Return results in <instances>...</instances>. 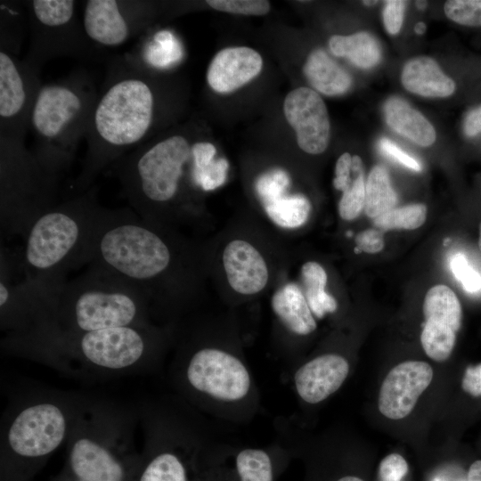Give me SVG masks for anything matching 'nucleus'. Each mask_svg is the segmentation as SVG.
<instances>
[{
	"label": "nucleus",
	"mask_w": 481,
	"mask_h": 481,
	"mask_svg": "<svg viewBox=\"0 0 481 481\" xmlns=\"http://www.w3.org/2000/svg\"><path fill=\"white\" fill-rule=\"evenodd\" d=\"M165 337L151 323L80 333L29 330L5 334L2 350L84 380H105L159 370Z\"/></svg>",
	"instance_id": "f257e3e1"
},
{
	"label": "nucleus",
	"mask_w": 481,
	"mask_h": 481,
	"mask_svg": "<svg viewBox=\"0 0 481 481\" xmlns=\"http://www.w3.org/2000/svg\"><path fill=\"white\" fill-rule=\"evenodd\" d=\"M161 95L154 71L131 53L108 63L85 139L86 156L73 189L83 193L98 175L150 140L161 114Z\"/></svg>",
	"instance_id": "f03ea898"
},
{
	"label": "nucleus",
	"mask_w": 481,
	"mask_h": 481,
	"mask_svg": "<svg viewBox=\"0 0 481 481\" xmlns=\"http://www.w3.org/2000/svg\"><path fill=\"white\" fill-rule=\"evenodd\" d=\"M88 396L33 388L10 397L0 428V481H32L67 443Z\"/></svg>",
	"instance_id": "7ed1b4c3"
},
{
	"label": "nucleus",
	"mask_w": 481,
	"mask_h": 481,
	"mask_svg": "<svg viewBox=\"0 0 481 481\" xmlns=\"http://www.w3.org/2000/svg\"><path fill=\"white\" fill-rule=\"evenodd\" d=\"M147 299L134 287L95 265L76 279L45 289L30 325L40 330L80 333L148 324ZM21 333V332H20Z\"/></svg>",
	"instance_id": "20e7f679"
},
{
	"label": "nucleus",
	"mask_w": 481,
	"mask_h": 481,
	"mask_svg": "<svg viewBox=\"0 0 481 481\" xmlns=\"http://www.w3.org/2000/svg\"><path fill=\"white\" fill-rule=\"evenodd\" d=\"M137 406L88 396L67 441L64 466L52 481H131L140 452Z\"/></svg>",
	"instance_id": "39448f33"
},
{
	"label": "nucleus",
	"mask_w": 481,
	"mask_h": 481,
	"mask_svg": "<svg viewBox=\"0 0 481 481\" xmlns=\"http://www.w3.org/2000/svg\"><path fill=\"white\" fill-rule=\"evenodd\" d=\"M97 188L55 204L37 215L21 233L18 254L23 273L47 287L64 281L66 273L86 265V252L102 208Z\"/></svg>",
	"instance_id": "423d86ee"
},
{
	"label": "nucleus",
	"mask_w": 481,
	"mask_h": 481,
	"mask_svg": "<svg viewBox=\"0 0 481 481\" xmlns=\"http://www.w3.org/2000/svg\"><path fill=\"white\" fill-rule=\"evenodd\" d=\"M98 92L93 77L81 69L43 83L38 89L29 119L30 151L56 183L69 168L86 136Z\"/></svg>",
	"instance_id": "0eeeda50"
},
{
	"label": "nucleus",
	"mask_w": 481,
	"mask_h": 481,
	"mask_svg": "<svg viewBox=\"0 0 481 481\" xmlns=\"http://www.w3.org/2000/svg\"><path fill=\"white\" fill-rule=\"evenodd\" d=\"M136 406L143 446L131 481H191L210 445L189 404L167 397Z\"/></svg>",
	"instance_id": "6e6552de"
},
{
	"label": "nucleus",
	"mask_w": 481,
	"mask_h": 481,
	"mask_svg": "<svg viewBox=\"0 0 481 481\" xmlns=\"http://www.w3.org/2000/svg\"><path fill=\"white\" fill-rule=\"evenodd\" d=\"M193 144L183 133L168 134L147 141L110 167L138 216L155 222L179 198L186 177L197 185Z\"/></svg>",
	"instance_id": "1a4fd4ad"
},
{
	"label": "nucleus",
	"mask_w": 481,
	"mask_h": 481,
	"mask_svg": "<svg viewBox=\"0 0 481 481\" xmlns=\"http://www.w3.org/2000/svg\"><path fill=\"white\" fill-rule=\"evenodd\" d=\"M170 373L180 397L202 410L237 409L254 398L247 364L222 348L203 346L181 352Z\"/></svg>",
	"instance_id": "9d476101"
},
{
	"label": "nucleus",
	"mask_w": 481,
	"mask_h": 481,
	"mask_svg": "<svg viewBox=\"0 0 481 481\" xmlns=\"http://www.w3.org/2000/svg\"><path fill=\"white\" fill-rule=\"evenodd\" d=\"M30 45L26 59L39 67L57 57L91 59L98 51L85 33L73 0L26 2Z\"/></svg>",
	"instance_id": "9b49d317"
},
{
	"label": "nucleus",
	"mask_w": 481,
	"mask_h": 481,
	"mask_svg": "<svg viewBox=\"0 0 481 481\" xmlns=\"http://www.w3.org/2000/svg\"><path fill=\"white\" fill-rule=\"evenodd\" d=\"M41 69L0 49V147L26 146L32 106L43 84Z\"/></svg>",
	"instance_id": "f8f14e48"
},
{
	"label": "nucleus",
	"mask_w": 481,
	"mask_h": 481,
	"mask_svg": "<svg viewBox=\"0 0 481 481\" xmlns=\"http://www.w3.org/2000/svg\"><path fill=\"white\" fill-rule=\"evenodd\" d=\"M153 11V4L146 1L88 0L82 25L96 46L118 47L146 29Z\"/></svg>",
	"instance_id": "ddd939ff"
},
{
	"label": "nucleus",
	"mask_w": 481,
	"mask_h": 481,
	"mask_svg": "<svg viewBox=\"0 0 481 481\" xmlns=\"http://www.w3.org/2000/svg\"><path fill=\"white\" fill-rule=\"evenodd\" d=\"M283 111L303 151L316 155L327 149L330 135L329 114L314 90L301 86L290 91L284 99Z\"/></svg>",
	"instance_id": "4468645a"
},
{
	"label": "nucleus",
	"mask_w": 481,
	"mask_h": 481,
	"mask_svg": "<svg viewBox=\"0 0 481 481\" xmlns=\"http://www.w3.org/2000/svg\"><path fill=\"white\" fill-rule=\"evenodd\" d=\"M433 379L432 367L423 361H406L393 367L379 389L378 407L385 417L401 420L414 409Z\"/></svg>",
	"instance_id": "2eb2a0df"
},
{
	"label": "nucleus",
	"mask_w": 481,
	"mask_h": 481,
	"mask_svg": "<svg viewBox=\"0 0 481 481\" xmlns=\"http://www.w3.org/2000/svg\"><path fill=\"white\" fill-rule=\"evenodd\" d=\"M349 369L348 361L338 354L314 357L295 371V391L306 404H319L338 390L346 379Z\"/></svg>",
	"instance_id": "dca6fc26"
},
{
	"label": "nucleus",
	"mask_w": 481,
	"mask_h": 481,
	"mask_svg": "<svg viewBox=\"0 0 481 481\" xmlns=\"http://www.w3.org/2000/svg\"><path fill=\"white\" fill-rule=\"evenodd\" d=\"M290 457L288 449L280 446L228 452L224 481H277Z\"/></svg>",
	"instance_id": "f3484780"
},
{
	"label": "nucleus",
	"mask_w": 481,
	"mask_h": 481,
	"mask_svg": "<svg viewBox=\"0 0 481 481\" xmlns=\"http://www.w3.org/2000/svg\"><path fill=\"white\" fill-rule=\"evenodd\" d=\"M263 59L247 46L227 47L219 51L209 63L208 86L217 93H231L249 83L262 70Z\"/></svg>",
	"instance_id": "a211bd4d"
},
{
	"label": "nucleus",
	"mask_w": 481,
	"mask_h": 481,
	"mask_svg": "<svg viewBox=\"0 0 481 481\" xmlns=\"http://www.w3.org/2000/svg\"><path fill=\"white\" fill-rule=\"evenodd\" d=\"M223 264L230 286L240 294H257L267 284L266 263L259 251L246 240L230 241L224 250Z\"/></svg>",
	"instance_id": "6ab92c4d"
},
{
	"label": "nucleus",
	"mask_w": 481,
	"mask_h": 481,
	"mask_svg": "<svg viewBox=\"0 0 481 481\" xmlns=\"http://www.w3.org/2000/svg\"><path fill=\"white\" fill-rule=\"evenodd\" d=\"M401 81L407 91L424 97H447L456 88L454 81L436 61L427 56L408 61L403 68Z\"/></svg>",
	"instance_id": "aec40b11"
},
{
	"label": "nucleus",
	"mask_w": 481,
	"mask_h": 481,
	"mask_svg": "<svg viewBox=\"0 0 481 481\" xmlns=\"http://www.w3.org/2000/svg\"><path fill=\"white\" fill-rule=\"evenodd\" d=\"M271 304L273 313L289 332L306 336L316 330L315 317L298 285L285 284L274 292Z\"/></svg>",
	"instance_id": "412c9836"
},
{
	"label": "nucleus",
	"mask_w": 481,
	"mask_h": 481,
	"mask_svg": "<svg viewBox=\"0 0 481 481\" xmlns=\"http://www.w3.org/2000/svg\"><path fill=\"white\" fill-rule=\"evenodd\" d=\"M384 113L387 125L399 135L424 147L435 143L436 131L431 123L402 98H389Z\"/></svg>",
	"instance_id": "4be33fe9"
},
{
	"label": "nucleus",
	"mask_w": 481,
	"mask_h": 481,
	"mask_svg": "<svg viewBox=\"0 0 481 481\" xmlns=\"http://www.w3.org/2000/svg\"><path fill=\"white\" fill-rule=\"evenodd\" d=\"M304 73L314 88L329 96L342 94L352 85L351 76L320 49L308 55Z\"/></svg>",
	"instance_id": "5701e85b"
},
{
	"label": "nucleus",
	"mask_w": 481,
	"mask_h": 481,
	"mask_svg": "<svg viewBox=\"0 0 481 481\" xmlns=\"http://www.w3.org/2000/svg\"><path fill=\"white\" fill-rule=\"evenodd\" d=\"M129 53L146 68L156 71L169 69L179 62L183 50L174 33L162 29L139 42Z\"/></svg>",
	"instance_id": "b1692460"
},
{
	"label": "nucleus",
	"mask_w": 481,
	"mask_h": 481,
	"mask_svg": "<svg viewBox=\"0 0 481 481\" xmlns=\"http://www.w3.org/2000/svg\"><path fill=\"white\" fill-rule=\"evenodd\" d=\"M330 52L338 57L348 58L355 65L369 69L380 60L381 49L378 40L368 32L349 36L335 35L330 38Z\"/></svg>",
	"instance_id": "393cba45"
},
{
	"label": "nucleus",
	"mask_w": 481,
	"mask_h": 481,
	"mask_svg": "<svg viewBox=\"0 0 481 481\" xmlns=\"http://www.w3.org/2000/svg\"><path fill=\"white\" fill-rule=\"evenodd\" d=\"M426 321L448 325L456 332L460 330L462 310L456 294L448 286L439 284L428 289L423 302Z\"/></svg>",
	"instance_id": "a878e982"
},
{
	"label": "nucleus",
	"mask_w": 481,
	"mask_h": 481,
	"mask_svg": "<svg viewBox=\"0 0 481 481\" xmlns=\"http://www.w3.org/2000/svg\"><path fill=\"white\" fill-rule=\"evenodd\" d=\"M301 275L305 287V297L315 318L334 313L338 308L336 299L326 292L327 273L324 268L314 261L302 265Z\"/></svg>",
	"instance_id": "bb28decb"
},
{
	"label": "nucleus",
	"mask_w": 481,
	"mask_h": 481,
	"mask_svg": "<svg viewBox=\"0 0 481 481\" xmlns=\"http://www.w3.org/2000/svg\"><path fill=\"white\" fill-rule=\"evenodd\" d=\"M396 201L387 170L382 166H375L365 182L364 212L374 219L395 208Z\"/></svg>",
	"instance_id": "cd10ccee"
},
{
	"label": "nucleus",
	"mask_w": 481,
	"mask_h": 481,
	"mask_svg": "<svg viewBox=\"0 0 481 481\" xmlns=\"http://www.w3.org/2000/svg\"><path fill=\"white\" fill-rule=\"evenodd\" d=\"M269 218L283 228H297L308 219L311 204L300 194L282 195L263 203Z\"/></svg>",
	"instance_id": "c85d7f7f"
},
{
	"label": "nucleus",
	"mask_w": 481,
	"mask_h": 481,
	"mask_svg": "<svg viewBox=\"0 0 481 481\" xmlns=\"http://www.w3.org/2000/svg\"><path fill=\"white\" fill-rule=\"evenodd\" d=\"M456 331L446 324L428 320L420 335V342L427 355L434 361L447 360L455 345Z\"/></svg>",
	"instance_id": "c756f323"
},
{
	"label": "nucleus",
	"mask_w": 481,
	"mask_h": 481,
	"mask_svg": "<svg viewBox=\"0 0 481 481\" xmlns=\"http://www.w3.org/2000/svg\"><path fill=\"white\" fill-rule=\"evenodd\" d=\"M427 218V208L423 204H411L394 208L373 219L374 224L382 230H414L420 227Z\"/></svg>",
	"instance_id": "7c9ffc66"
},
{
	"label": "nucleus",
	"mask_w": 481,
	"mask_h": 481,
	"mask_svg": "<svg viewBox=\"0 0 481 481\" xmlns=\"http://www.w3.org/2000/svg\"><path fill=\"white\" fill-rule=\"evenodd\" d=\"M364 200L365 181L362 162L355 169L352 183L342 192L338 203V213L340 217L346 221L355 219L364 208Z\"/></svg>",
	"instance_id": "2f4dec72"
},
{
	"label": "nucleus",
	"mask_w": 481,
	"mask_h": 481,
	"mask_svg": "<svg viewBox=\"0 0 481 481\" xmlns=\"http://www.w3.org/2000/svg\"><path fill=\"white\" fill-rule=\"evenodd\" d=\"M444 10L447 18L458 24L481 26V0H450Z\"/></svg>",
	"instance_id": "473e14b6"
},
{
	"label": "nucleus",
	"mask_w": 481,
	"mask_h": 481,
	"mask_svg": "<svg viewBox=\"0 0 481 481\" xmlns=\"http://www.w3.org/2000/svg\"><path fill=\"white\" fill-rule=\"evenodd\" d=\"M227 452L210 446L191 481H224Z\"/></svg>",
	"instance_id": "72a5a7b5"
},
{
	"label": "nucleus",
	"mask_w": 481,
	"mask_h": 481,
	"mask_svg": "<svg viewBox=\"0 0 481 481\" xmlns=\"http://www.w3.org/2000/svg\"><path fill=\"white\" fill-rule=\"evenodd\" d=\"M289 182L288 174L281 169H274L262 175L256 183V190L262 203L284 195L289 186Z\"/></svg>",
	"instance_id": "f704fd0d"
},
{
	"label": "nucleus",
	"mask_w": 481,
	"mask_h": 481,
	"mask_svg": "<svg viewBox=\"0 0 481 481\" xmlns=\"http://www.w3.org/2000/svg\"><path fill=\"white\" fill-rule=\"evenodd\" d=\"M206 3L215 10L234 14L261 16L270 11V3L265 0H208Z\"/></svg>",
	"instance_id": "c9c22d12"
},
{
	"label": "nucleus",
	"mask_w": 481,
	"mask_h": 481,
	"mask_svg": "<svg viewBox=\"0 0 481 481\" xmlns=\"http://www.w3.org/2000/svg\"><path fill=\"white\" fill-rule=\"evenodd\" d=\"M227 170L226 159H214L207 167L196 173V183L202 191H213L225 182Z\"/></svg>",
	"instance_id": "e433bc0d"
},
{
	"label": "nucleus",
	"mask_w": 481,
	"mask_h": 481,
	"mask_svg": "<svg viewBox=\"0 0 481 481\" xmlns=\"http://www.w3.org/2000/svg\"><path fill=\"white\" fill-rule=\"evenodd\" d=\"M450 266L454 277L459 280L469 292L481 289V275L468 263L465 256L458 253L452 257Z\"/></svg>",
	"instance_id": "4c0bfd02"
},
{
	"label": "nucleus",
	"mask_w": 481,
	"mask_h": 481,
	"mask_svg": "<svg viewBox=\"0 0 481 481\" xmlns=\"http://www.w3.org/2000/svg\"><path fill=\"white\" fill-rule=\"evenodd\" d=\"M408 472V464L398 453L386 456L379 463L378 481H401Z\"/></svg>",
	"instance_id": "58836bf2"
},
{
	"label": "nucleus",
	"mask_w": 481,
	"mask_h": 481,
	"mask_svg": "<svg viewBox=\"0 0 481 481\" xmlns=\"http://www.w3.org/2000/svg\"><path fill=\"white\" fill-rule=\"evenodd\" d=\"M407 2L400 0H389L385 2L383 9V22L387 31L397 34L403 25L404 9Z\"/></svg>",
	"instance_id": "ea45409f"
},
{
	"label": "nucleus",
	"mask_w": 481,
	"mask_h": 481,
	"mask_svg": "<svg viewBox=\"0 0 481 481\" xmlns=\"http://www.w3.org/2000/svg\"><path fill=\"white\" fill-rule=\"evenodd\" d=\"M380 150L388 157L395 159L404 167L414 170L420 171V164L412 156L404 151L400 147H398L392 141L387 138H381L379 143Z\"/></svg>",
	"instance_id": "a19ab883"
},
{
	"label": "nucleus",
	"mask_w": 481,
	"mask_h": 481,
	"mask_svg": "<svg viewBox=\"0 0 481 481\" xmlns=\"http://www.w3.org/2000/svg\"><path fill=\"white\" fill-rule=\"evenodd\" d=\"M356 251L378 253L384 248V239L381 232L374 229H367L357 234L355 238Z\"/></svg>",
	"instance_id": "79ce46f5"
},
{
	"label": "nucleus",
	"mask_w": 481,
	"mask_h": 481,
	"mask_svg": "<svg viewBox=\"0 0 481 481\" xmlns=\"http://www.w3.org/2000/svg\"><path fill=\"white\" fill-rule=\"evenodd\" d=\"M461 387L472 396H481V363L465 370Z\"/></svg>",
	"instance_id": "37998d69"
},
{
	"label": "nucleus",
	"mask_w": 481,
	"mask_h": 481,
	"mask_svg": "<svg viewBox=\"0 0 481 481\" xmlns=\"http://www.w3.org/2000/svg\"><path fill=\"white\" fill-rule=\"evenodd\" d=\"M464 134L472 137L481 133V105L471 110L463 122Z\"/></svg>",
	"instance_id": "c03bdc74"
},
{
	"label": "nucleus",
	"mask_w": 481,
	"mask_h": 481,
	"mask_svg": "<svg viewBox=\"0 0 481 481\" xmlns=\"http://www.w3.org/2000/svg\"><path fill=\"white\" fill-rule=\"evenodd\" d=\"M431 481H468V477L461 469L447 467L439 470Z\"/></svg>",
	"instance_id": "a18cd8bd"
},
{
	"label": "nucleus",
	"mask_w": 481,
	"mask_h": 481,
	"mask_svg": "<svg viewBox=\"0 0 481 481\" xmlns=\"http://www.w3.org/2000/svg\"><path fill=\"white\" fill-rule=\"evenodd\" d=\"M468 481H481V461L471 464L467 473Z\"/></svg>",
	"instance_id": "49530a36"
},
{
	"label": "nucleus",
	"mask_w": 481,
	"mask_h": 481,
	"mask_svg": "<svg viewBox=\"0 0 481 481\" xmlns=\"http://www.w3.org/2000/svg\"><path fill=\"white\" fill-rule=\"evenodd\" d=\"M333 481H364V480L354 475H345V476H341L334 479Z\"/></svg>",
	"instance_id": "de8ad7c7"
},
{
	"label": "nucleus",
	"mask_w": 481,
	"mask_h": 481,
	"mask_svg": "<svg viewBox=\"0 0 481 481\" xmlns=\"http://www.w3.org/2000/svg\"><path fill=\"white\" fill-rule=\"evenodd\" d=\"M425 30H426V25L423 22H418L414 27V31L419 35L423 34Z\"/></svg>",
	"instance_id": "09e8293b"
},
{
	"label": "nucleus",
	"mask_w": 481,
	"mask_h": 481,
	"mask_svg": "<svg viewBox=\"0 0 481 481\" xmlns=\"http://www.w3.org/2000/svg\"><path fill=\"white\" fill-rule=\"evenodd\" d=\"M416 5L419 9H424L427 6V2L425 1H417Z\"/></svg>",
	"instance_id": "8fccbe9b"
},
{
	"label": "nucleus",
	"mask_w": 481,
	"mask_h": 481,
	"mask_svg": "<svg viewBox=\"0 0 481 481\" xmlns=\"http://www.w3.org/2000/svg\"><path fill=\"white\" fill-rule=\"evenodd\" d=\"M363 4L365 5H374L378 4V1H363Z\"/></svg>",
	"instance_id": "3c124183"
},
{
	"label": "nucleus",
	"mask_w": 481,
	"mask_h": 481,
	"mask_svg": "<svg viewBox=\"0 0 481 481\" xmlns=\"http://www.w3.org/2000/svg\"><path fill=\"white\" fill-rule=\"evenodd\" d=\"M478 248L481 251V222L479 224V237H478Z\"/></svg>",
	"instance_id": "603ef678"
}]
</instances>
